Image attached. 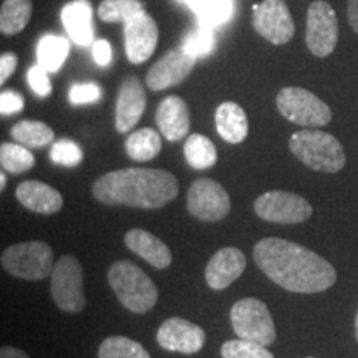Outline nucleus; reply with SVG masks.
<instances>
[{
    "label": "nucleus",
    "instance_id": "1",
    "mask_svg": "<svg viewBox=\"0 0 358 358\" xmlns=\"http://www.w3.org/2000/svg\"><path fill=\"white\" fill-rule=\"evenodd\" d=\"M257 267L279 287L295 294H317L337 282V271L313 250L280 237H266L254 245Z\"/></svg>",
    "mask_w": 358,
    "mask_h": 358
},
{
    "label": "nucleus",
    "instance_id": "2",
    "mask_svg": "<svg viewBox=\"0 0 358 358\" xmlns=\"http://www.w3.org/2000/svg\"><path fill=\"white\" fill-rule=\"evenodd\" d=\"M93 196L106 206L158 209L176 198L178 179L163 169L127 168L105 173L93 182Z\"/></svg>",
    "mask_w": 358,
    "mask_h": 358
},
{
    "label": "nucleus",
    "instance_id": "3",
    "mask_svg": "<svg viewBox=\"0 0 358 358\" xmlns=\"http://www.w3.org/2000/svg\"><path fill=\"white\" fill-rule=\"evenodd\" d=\"M292 155L313 171L334 174L345 168L347 156L334 134L320 129H302L289 140Z\"/></svg>",
    "mask_w": 358,
    "mask_h": 358
},
{
    "label": "nucleus",
    "instance_id": "4",
    "mask_svg": "<svg viewBox=\"0 0 358 358\" xmlns=\"http://www.w3.org/2000/svg\"><path fill=\"white\" fill-rule=\"evenodd\" d=\"M110 287L124 308L133 313H146L158 302L155 282L136 264L118 261L108 271Z\"/></svg>",
    "mask_w": 358,
    "mask_h": 358
},
{
    "label": "nucleus",
    "instance_id": "5",
    "mask_svg": "<svg viewBox=\"0 0 358 358\" xmlns=\"http://www.w3.org/2000/svg\"><path fill=\"white\" fill-rule=\"evenodd\" d=\"M2 267L8 274L24 280H42L53 272V250L42 241L13 244L2 252Z\"/></svg>",
    "mask_w": 358,
    "mask_h": 358
},
{
    "label": "nucleus",
    "instance_id": "6",
    "mask_svg": "<svg viewBox=\"0 0 358 358\" xmlns=\"http://www.w3.org/2000/svg\"><path fill=\"white\" fill-rule=\"evenodd\" d=\"M277 110L290 123L303 128H320L330 123L332 110L306 88L285 87L277 93Z\"/></svg>",
    "mask_w": 358,
    "mask_h": 358
},
{
    "label": "nucleus",
    "instance_id": "7",
    "mask_svg": "<svg viewBox=\"0 0 358 358\" xmlns=\"http://www.w3.org/2000/svg\"><path fill=\"white\" fill-rule=\"evenodd\" d=\"M231 322L239 338L261 343L264 347L275 342L277 332L271 312L266 303L256 297L237 301L231 308Z\"/></svg>",
    "mask_w": 358,
    "mask_h": 358
},
{
    "label": "nucleus",
    "instance_id": "8",
    "mask_svg": "<svg viewBox=\"0 0 358 358\" xmlns=\"http://www.w3.org/2000/svg\"><path fill=\"white\" fill-rule=\"evenodd\" d=\"M52 297L62 312H82L87 301L83 294V267L77 257L65 254L52 272Z\"/></svg>",
    "mask_w": 358,
    "mask_h": 358
},
{
    "label": "nucleus",
    "instance_id": "9",
    "mask_svg": "<svg viewBox=\"0 0 358 358\" xmlns=\"http://www.w3.org/2000/svg\"><path fill=\"white\" fill-rule=\"evenodd\" d=\"M254 211L261 219L275 224H301L312 217V204L289 191H267L254 201Z\"/></svg>",
    "mask_w": 358,
    "mask_h": 358
},
{
    "label": "nucleus",
    "instance_id": "10",
    "mask_svg": "<svg viewBox=\"0 0 358 358\" xmlns=\"http://www.w3.org/2000/svg\"><path fill=\"white\" fill-rule=\"evenodd\" d=\"M307 48L315 57L325 58L338 43V19L334 7L325 0H313L307 10Z\"/></svg>",
    "mask_w": 358,
    "mask_h": 358
},
{
    "label": "nucleus",
    "instance_id": "11",
    "mask_svg": "<svg viewBox=\"0 0 358 358\" xmlns=\"http://www.w3.org/2000/svg\"><path fill=\"white\" fill-rule=\"evenodd\" d=\"M187 211L199 221L217 222L229 214L231 198L217 181L201 178L187 191Z\"/></svg>",
    "mask_w": 358,
    "mask_h": 358
},
{
    "label": "nucleus",
    "instance_id": "12",
    "mask_svg": "<svg viewBox=\"0 0 358 358\" xmlns=\"http://www.w3.org/2000/svg\"><path fill=\"white\" fill-rule=\"evenodd\" d=\"M252 25L256 32L274 45H285L294 38L295 24L285 0H264L254 6Z\"/></svg>",
    "mask_w": 358,
    "mask_h": 358
},
{
    "label": "nucleus",
    "instance_id": "13",
    "mask_svg": "<svg viewBox=\"0 0 358 358\" xmlns=\"http://www.w3.org/2000/svg\"><path fill=\"white\" fill-rule=\"evenodd\" d=\"M196 65V57L189 55L182 45L169 50L148 70L146 85L153 92H161L182 83Z\"/></svg>",
    "mask_w": 358,
    "mask_h": 358
},
{
    "label": "nucleus",
    "instance_id": "14",
    "mask_svg": "<svg viewBox=\"0 0 358 358\" xmlns=\"http://www.w3.org/2000/svg\"><path fill=\"white\" fill-rule=\"evenodd\" d=\"M156 342L168 352H179L192 355L198 353L206 343V332L192 322L173 317L164 320L156 334Z\"/></svg>",
    "mask_w": 358,
    "mask_h": 358
},
{
    "label": "nucleus",
    "instance_id": "15",
    "mask_svg": "<svg viewBox=\"0 0 358 358\" xmlns=\"http://www.w3.org/2000/svg\"><path fill=\"white\" fill-rule=\"evenodd\" d=\"M124 50L128 60L140 65L153 55L158 45V25L150 13L141 12L124 22Z\"/></svg>",
    "mask_w": 358,
    "mask_h": 358
},
{
    "label": "nucleus",
    "instance_id": "16",
    "mask_svg": "<svg viewBox=\"0 0 358 358\" xmlns=\"http://www.w3.org/2000/svg\"><path fill=\"white\" fill-rule=\"evenodd\" d=\"M146 108V93L140 80L128 77L123 80L116 96L115 127L118 133H128L141 120Z\"/></svg>",
    "mask_w": 358,
    "mask_h": 358
},
{
    "label": "nucleus",
    "instance_id": "17",
    "mask_svg": "<svg viewBox=\"0 0 358 358\" xmlns=\"http://www.w3.org/2000/svg\"><path fill=\"white\" fill-rule=\"evenodd\" d=\"M248 266L244 252L237 248L219 249L206 266V282L214 290L227 289L243 275Z\"/></svg>",
    "mask_w": 358,
    "mask_h": 358
},
{
    "label": "nucleus",
    "instance_id": "18",
    "mask_svg": "<svg viewBox=\"0 0 358 358\" xmlns=\"http://www.w3.org/2000/svg\"><path fill=\"white\" fill-rule=\"evenodd\" d=\"M156 123L168 141H179L187 136L191 128V115L187 103L181 96H166L156 110Z\"/></svg>",
    "mask_w": 358,
    "mask_h": 358
},
{
    "label": "nucleus",
    "instance_id": "19",
    "mask_svg": "<svg viewBox=\"0 0 358 358\" xmlns=\"http://www.w3.org/2000/svg\"><path fill=\"white\" fill-rule=\"evenodd\" d=\"M15 198L29 211L43 214V216H50L64 208V196L55 187L45 185L42 181H34V179L17 186Z\"/></svg>",
    "mask_w": 358,
    "mask_h": 358
},
{
    "label": "nucleus",
    "instance_id": "20",
    "mask_svg": "<svg viewBox=\"0 0 358 358\" xmlns=\"http://www.w3.org/2000/svg\"><path fill=\"white\" fill-rule=\"evenodd\" d=\"M124 244L129 250H133L136 256L145 259L148 264H151L155 268H168L173 262L171 250L168 244L163 243L159 237H156L151 232L145 229H131L124 236Z\"/></svg>",
    "mask_w": 358,
    "mask_h": 358
},
{
    "label": "nucleus",
    "instance_id": "21",
    "mask_svg": "<svg viewBox=\"0 0 358 358\" xmlns=\"http://www.w3.org/2000/svg\"><path fill=\"white\" fill-rule=\"evenodd\" d=\"M216 128L219 136L231 145H239L248 138V115L234 101H224L216 110Z\"/></svg>",
    "mask_w": 358,
    "mask_h": 358
},
{
    "label": "nucleus",
    "instance_id": "22",
    "mask_svg": "<svg viewBox=\"0 0 358 358\" xmlns=\"http://www.w3.org/2000/svg\"><path fill=\"white\" fill-rule=\"evenodd\" d=\"M62 22L75 43L90 45L95 38L92 24V6L88 0H75L62 10Z\"/></svg>",
    "mask_w": 358,
    "mask_h": 358
},
{
    "label": "nucleus",
    "instance_id": "23",
    "mask_svg": "<svg viewBox=\"0 0 358 358\" xmlns=\"http://www.w3.org/2000/svg\"><path fill=\"white\" fill-rule=\"evenodd\" d=\"M161 146V136L158 131H155L153 128H141L138 131L129 134L124 141V151L129 158L134 161H151L159 155Z\"/></svg>",
    "mask_w": 358,
    "mask_h": 358
},
{
    "label": "nucleus",
    "instance_id": "24",
    "mask_svg": "<svg viewBox=\"0 0 358 358\" xmlns=\"http://www.w3.org/2000/svg\"><path fill=\"white\" fill-rule=\"evenodd\" d=\"M32 0H3L0 8V30L3 35L20 34L32 19Z\"/></svg>",
    "mask_w": 358,
    "mask_h": 358
},
{
    "label": "nucleus",
    "instance_id": "25",
    "mask_svg": "<svg viewBox=\"0 0 358 358\" xmlns=\"http://www.w3.org/2000/svg\"><path fill=\"white\" fill-rule=\"evenodd\" d=\"M12 138L20 145L27 148H45L53 141V129L43 122H35V120H24V122L15 123L10 129Z\"/></svg>",
    "mask_w": 358,
    "mask_h": 358
},
{
    "label": "nucleus",
    "instance_id": "26",
    "mask_svg": "<svg viewBox=\"0 0 358 358\" xmlns=\"http://www.w3.org/2000/svg\"><path fill=\"white\" fill-rule=\"evenodd\" d=\"M185 158L191 168L201 171V169H208L216 164L217 150L209 138L194 133L185 143Z\"/></svg>",
    "mask_w": 358,
    "mask_h": 358
},
{
    "label": "nucleus",
    "instance_id": "27",
    "mask_svg": "<svg viewBox=\"0 0 358 358\" xmlns=\"http://www.w3.org/2000/svg\"><path fill=\"white\" fill-rule=\"evenodd\" d=\"M69 57V40L57 35H45L38 42L37 58L38 65L47 71H57Z\"/></svg>",
    "mask_w": 358,
    "mask_h": 358
},
{
    "label": "nucleus",
    "instance_id": "28",
    "mask_svg": "<svg viewBox=\"0 0 358 358\" xmlns=\"http://www.w3.org/2000/svg\"><path fill=\"white\" fill-rule=\"evenodd\" d=\"M0 164L3 171L20 174L35 166V156L20 143H2L0 146Z\"/></svg>",
    "mask_w": 358,
    "mask_h": 358
},
{
    "label": "nucleus",
    "instance_id": "29",
    "mask_svg": "<svg viewBox=\"0 0 358 358\" xmlns=\"http://www.w3.org/2000/svg\"><path fill=\"white\" fill-rule=\"evenodd\" d=\"M98 358H151L150 353L140 342L128 337H108L98 348Z\"/></svg>",
    "mask_w": 358,
    "mask_h": 358
},
{
    "label": "nucleus",
    "instance_id": "30",
    "mask_svg": "<svg viewBox=\"0 0 358 358\" xmlns=\"http://www.w3.org/2000/svg\"><path fill=\"white\" fill-rule=\"evenodd\" d=\"M143 10V3L140 0H103L98 7V17L106 24L115 22H127Z\"/></svg>",
    "mask_w": 358,
    "mask_h": 358
},
{
    "label": "nucleus",
    "instance_id": "31",
    "mask_svg": "<svg viewBox=\"0 0 358 358\" xmlns=\"http://www.w3.org/2000/svg\"><path fill=\"white\" fill-rule=\"evenodd\" d=\"M222 358H274L272 352L261 343L250 342V340L237 338L222 343L221 347Z\"/></svg>",
    "mask_w": 358,
    "mask_h": 358
},
{
    "label": "nucleus",
    "instance_id": "32",
    "mask_svg": "<svg viewBox=\"0 0 358 358\" xmlns=\"http://www.w3.org/2000/svg\"><path fill=\"white\" fill-rule=\"evenodd\" d=\"M196 13L199 17V24L209 27L221 25L231 19L232 0H204Z\"/></svg>",
    "mask_w": 358,
    "mask_h": 358
},
{
    "label": "nucleus",
    "instance_id": "33",
    "mask_svg": "<svg viewBox=\"0 0 358 358\" xmlns=\"http://www.w3.org/2000/svg\"><path fill=\"white\" fill-rule=\"evenodd\" d=\"M214 27L199 24L194 32H191L182 42V47L189 55L199 58L208 55L214 48Z\"/></svg>",
    "mask_w": 358,
    "mask_h": 358
},
{
    "label": "nucleus",
    "instance_id": "34",
    "mask_svg": "<svg viewBox=\"0 0 358 358\" xmlns=\"http://www.w3.org/2000/svg\"><path fill=\"white\" fill-rule=\"evenodd\" d=\"M50 159L55 164H62V166H77L82 163L83 151L75 141L60 140L52 146Z\"/></svg>",
    "mask_w": 358,
    "mask_h": 358
},
{
    "label": "nucleus",
    "instance_id": "35",
    "mask_svg": "<svg viewBox=\"0 0 358 358\" xmlns=\"http://www.w3.org/2000/svg\"><path fill=\"white\" fill-rule=\"evenodd\" d=\"M101 98V88L96 83H78L70 88V101L73 105L98 101Z\"/></svg>",
    "mask_w": 358,
    "mask_h": 358
},
{
    "label": "nucleus",
    "instance_id": "36",
    "mask_svg": "<svg viewBox=\"0 0 358 358\" xmlns=\"http://www.w3.org/2000/svg\"><path fill=\"white\" fill-rule=\"evenodd\" d=\"M29 83L30 88L38 96H48L52 93V83L50 78H48V71L42 65H35L29 70Z\"/></svg>",
    "mask_w": 358,
    "mask_h": 358
},
{
    "label": "nucleus",
    "instance_id": "37",
    "mask_svg": "<svg viewBox=\"0 0 358 358\" xmlns=\"http://www.w3.org/2000/svg\"><path fill=\"white\" fill-rule=\"evenodd\" d=\"M24 110V98L19 93L7 90L0 95V111L2 115H13Z\"/></svg>",
    "mask_w": 358,
    "mask_h": 358
},
{
    "label": "nucleus",
    "instance_id": "38",
    "mask_svg": "<svg viewBox=\"0 0 358 358\" xmlns=\"http://www.w3.org/2000/svg\"><path fill=\"white\" fill-rule=\"evenodd\" d=\"M17 64H19V58H17L15 53H2V57H0V83L7 82V78H10V75L17 69Z\"/></svg>",
    "mask_w": 358,
    "mask_h": 358
},
{
    "label": "nucleus",
    "instance_id": "39",
    "mask_svg": "<svg viewBox=\"0 0 358 358\" xmlns=\"http://www.w3.org/2000/svg\"><path fill=\"white\" fill-rule=\"evenodd\" d=\"M93 57L100 66H108L111 62V47L106 40H96L93 43Z\"/></svg>",
    "mask_w": 358,
    "mask_h": 358
},
{
    "label": "nucleus",
    "instance_id": "40",
    "mask_svg": "<svg viewBox=\"0 0 358 358\" xmlns=\"http://www.w3.org/2000/svg\"><path fill=\"white\" fill-rule=\"evenodd\" d=\"M347 17H348V24H350L353 32L358 34V0H348Z\"/></svg>",
    "mask_w": 358,
    "mask_h": 358
},
{
    "label": "nucleus",
    "instance_id": "41",
    "mask_svg": "<svg viewBox=\"0 0 358 358\" xmlns=\"http://www.w3.org/2000/svg\"><path fill=\"white\" fill-rule=\"evenodd\" d=\"M0 358H30L24 350L15 347H2L0 348Z\"/></svg>",
    "mask_w": 358,
    "mask_h": 358
},
{
    "label": "nucleus",
    "instance_id": "42",
    "mask_svg": "<svg viewBox=\"0 0 358 358\" xmlns=\"http://www.w3.org/2000/svg\"><path fill=\"white\" fill-rule=\"evenodd\" d=\"M181 2H185L186 6H189L192 10H198V8L203 6L204 0H181Z\"/></svg>",
    "mask_w": 358,
    "mask_h": 358
},
{
    "label": "nucleus",
    "instance_id": "43",
    "mask_svg": "<svg viewBox=\"0 0 358 358\" xmlns=\"http://www.w3.org/2000/svg\"><path fill=\"white\" fill-rule=\"evenodd\" d=\"M6 182H7V176H6V173H0V187H6Z\"/></svg>",
    "mask_w": 358,
    "mask_h": 358
},
{
    "label": "nucleus",
    "instance_id": "44",
    "mask_svg": "<svg viewBox=\"0 0 358 358\" xmlns=\"http://www.w3.org/2000/svg\"><path fill=\"white\" fill-rule=\"evenodd\" d=\"M355 337H357V342H358V312H357V317H355Z\"/></svg>",
    "mask_w": 358,
    "mask_h": 358
},
{
    "label": "nucleus",
    "instance_id": "45",
    "mask_svg": "<svg viewBox=\"0 0 358 358\" xmlns=\"http://www.w3.org/2000/svg\"><path fill=\"white\" fill-rule=\"evenodd\" d=\"M307 358H313V357H307Z\"/></svg>",
    "mask_w": 358,
    "mask_h": 358
}]
</instances>
